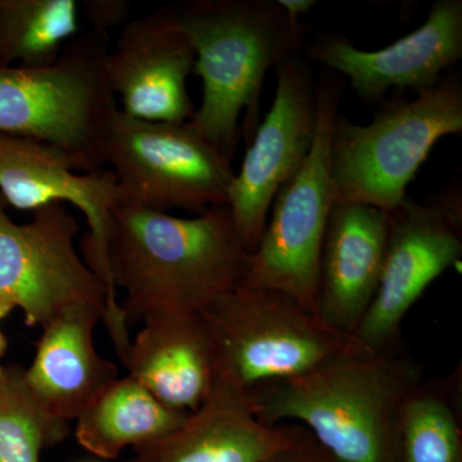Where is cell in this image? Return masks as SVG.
Instances as JSON below:
<instances>
[{
  "instance_id": "6da1fadb",
  "label": "cell",
  "mask_w": 462,
  "mask_h": 462,
  "mask_svg": "<svg viewBox=\"0 0 462 462\" xmlns=\"http://www.w3.org/2000/svg\"><path fill=\"white\" fill-rule=\"evenodd\" d=\"M249 252L226 205L176 217L120 200L109 223V278L127 324L153 312L202 314L243 284Z\"/></svg>"
},
{
  "instance_id": "7a4b0ae2",
  "label": "cell",
  "mask_w": 462,
  "mask_h": 462,
  "mask_svg": "<svg viewBox=\"0 0 462 462\" xmlns=\"http://www.w3.org/2000/svg\"><path fill=\"white\" fill-rule=\"evenodd\" d=\"M424 366L403 345L387 351L358 346L305 375L245 393L263 424L302 422L339 462H394L398 413Z\"/></svg>"
},
{
  "instance_id": "3957f363",
  "label": "cell",
  "mask_w": 462,
  "mask_h": 462,
  "mask_svg": "<svg viewBox=\"0 0 462 462\" xmlns=\"http://www.w3.org/2000/svg\"><path fill=\"white\" fill-rule=\"evenodd\" d=\"M196 51L202 105L188 123L233 161L240 136L245 144L260 125L264 76L293 57L300 29L278 2L194 0L167 5Z\"/></svg>"
},
{
  "instance_id": "277c9868",
  "label": "cell",
  "mask_w": 462,
  "mask_h": 462,
  "mask_svg": "<svg viewBox=\"0 0 462 462\" xmlns=\"http://www.w3.org/2000/svg\"><path fill=\"white\" fill-rule=\"evenodd\" d=\"M108 35L75 36L53 65L0 67V134L47 143L81 172L105 170V144L118 107L105 71Z\"/></svg>"
},
{
  "instance_id": "5b68a950",
  "label": "cell",
  "mask_w": 462,
  "mask_h": 462,
  "mask_svg": "<svg viewBox=\"0 0 462 462\" xmlns=\"http://www.w3.org/2000/svg\"><path fill=\"white\" fill-rule=\"evenodd\" d=\"M461 132L457 78L438 81L416 99L393 100L365 126L337 116L330 143L336 202L394 211L407 199V187L434 145Z\"/></svg>"
},
{
  "instance_id": "8992f818",
  "label": "cell",
  "mask_w": 462,
  "mask_h": 462,
  "mask_svg": "<svg viewBox=\"0 0 462 462\" xmlns=\"http://www.w3.org/2000/svg\"><path fill=\"white\" fill-rule=\"evenodd\" d=\"M199 315L214 348L215 382L245 394L305 375L360 346L273 289L239 285Z\"/></svg>"
},
{
  "instance_id": "52a82bcc",
  "label": "cell",
  "mask_w": 462,
  "mask_h": 462,
  "mask_svg": "<svg viewBox=\"0 0 462 462\" xmlns=\"http://www.w3.org/2000/svg\"><path fill=\"white\" fill-rule=\"evenodd\" d=\"M340 89L322 81L316 89L314 144L300 171L276 193L273 214L249 254L242 285L282 291L316 315L319 258L334 199L330 143Z\"/></svg>"
},
{
  "instance_id": "ba28073f",
  "label": "cell",
  "mask_w": 462,
  "mask_h": 462,
  "mask_svg": "<svg viewBox=\"0 0 462 462\" xmlns=\"http://www.w3.org/2000/svg\"><path fill=\"white\" fill-rule=\"evenodd\" d=\"M105 165L124 202L154 211L205 214L226 205L236 171L231 161L189 123H148L116 111L106 139Z\"/></svg>"
},
{
  "instance_id": "9c48e42d",
  "label": "cell",
  "mask_w": 462,
  "mask_h": 462,
  "mask_svg": "<svg viewBox=\"0 0 462 462\" xmlns=\"http://www.w3.org/2000/svg\"><path fill=\"white\" fill-rule=\"evenodd\" d=\"M0 194V300L44 327L69 307H98L105 318L108 291L75 248L79 223L65 205L42 207L17 224Z\"/></svg>"
},
{
  "instance_id": "30bf717a",
  "label": "cell",
  "mask_w": 462,
  "mask_h": 462,
  "mask_svg": "<svg viewBox=\"0 0 462 462\" xmlns=\"http://www.w3.org/2000/svg\"><path fill=\"white\" fill-rule=\"evenodd\" d=\"M462 256L461 202L430 205L406 199L389 212L387 247L378 291L355 338L367 351L403 345L401 327L431 282Z\"/></svg>"
},
{
  "instance_id": "8fae6325",
  "label": "cell",
  "mask_w": 462,
  "mask_h": 462,
  "mask_svg": "<svg viewBox=\"0 0 462 462\" xmlns=\"http://www.w3.org/2000/svg\"><path fill=\"white\" fill-rule=\"evenodd\" d=\"M275 100L247 145L227 191L236 229L249 254L257 248L276 193L305 163L316 133V89L309 69L291 57L276 67Z\"/></svg>"
},
{
  "instance_id": "7c38bea8",
  "label": "cell",
  "mask_w": 462,
  "mask_h": 462,
  "mask_svg": "<svg viewBox=\"0 0 462 462\" xmlns=\"http://www.w3.org/2000/svg\"><path fill=\"white\" fill-rule=\"evenodd\" d=\"M0 194L8 206L21 211L71 203L83 212L89 226L81 243L83 258L107 288V314L117 315L120 303L109 278L107 256L112 211L123 199L115 173L81 172L74 158L60 149L0 134Z\"/></svg>"
},
{
  "instance_id": "4fadbf2b",
  "label": "cell",
  "mask_w": 462,
  "mask_h": 462,
  "mask_svg": "<svg viewBox=\"0 0 462 462\" xmlns=\"http://www.w3.org/2000/svg\"><path fill=\"white\" fill-rule=\"evenodd\" d=\"M196 51L169 8L127 21L105 60L109 88L120 111L148 123H188L194 115L188 79Z\"/></svg>"
},
{
  "instance_id": "5bb4252c",
  "label": "cell",
  "mask_w": 462,
  "mask_h": 462,
  "mask_svg": "<svg viewBox=\"0 0 462 462\" xmlns=\"http://www.w3.org/2000/svg\"><path fill=\"white\" fill-rule=\"evenodd\" d=\"M310 56L346 75L365 100L375 102L391 88L421 93L462 58V2L438 0L418 30L383 50L360 51L330 36L315 42Z\"/></svg>"
},
{
  "instance_id": "9a60e30c",
  "label": "cell",
  "mask_w": 462,
  "mask_h": 462,
  "mask_svg": "<svg viewBox=\"0 0 462 462\" xmlns=\"http://www.w3.org/2000/svg\"><path fill=\"white\" fill-rule=\"evenodd\" d=\"M389 212L336 202L319 258L316 315L334 329L355 336L378 291Z\"/></svg>"
},
{
  "instance_id": "2e32d148",
  "label": "cell",
  "mask_w": 462,
  "mask_h": 462,
  "mask_svg": "<svg viewBox=\"0 0 462 462\" xmlns=\"http://www.w3.org/2000/svg\"><path fill=\"white\" fill-rule=\"evenodd\" d=\"M300 425L258 420L242 392L215 382L179 430L135 449L127 462H263L296 442Z\"/></svg>"
},
{
  "instance_id": "e0dca14e",
  "label": "cell",
  "mask_w": 462,
  "mask_h": 462,
  "mask_svg": "<svg viewBox=\"0 0 462 462\" xmlns=\"http://www.w3.org/2000/svg\"><path fill=\"white\" fill-rule=\"evenodd\" d=\"M123 361L127 375L176 411L193 413L215 384V356L199 314L145 316Z\"/></svg>"
},
{
  "instance_id": "ac0fdd59",
  "label": "cell",
  "mask_w": 462,
  "mask_h": 462,
  "mask_svg": "<svg viewBox=\"0 0 462 462\" xmlns=\"http://www.w3.org/2000/svg\"><path fill=\"white\" fill-rule=\"evenodd\" d=\"M102 320L98 307H69L42 328L32 363L23 369L33 400L62 420H76L118 378L117 366L94 345V330Z\"/></svg>"
},
{
  "instance_id": "d6986e66",
  "label": "cell",
  "mask_w": 462,
  "mask_h": 462,
  "mask_svg": "<svg viewBox=\"0 0 462 462\" xmlns=\"http://www.w3.org/2000/svg\"><path fill=\"white\" fill-rule=\"evenodd\" d=\"M190 413L160 402L132 376H118L76 419V438L90 454L114 460L179 430Z\"/></svg>"
},
{
  "instance_id": "ffe728a7",
  "label": "cell",
  "mask_w": 462,
  "mask_h": 462,
  "mask_svg": "<svg viewBox=\"0 0 462 462\" xmlns=\"http://www.w3.org/2000/svg\"><path fill=\"white\" fill-rule=\"evenodd\" d=\"M394 462H462V367L419 383L403 401Z\"/></svg>"
},
{
  "instance_id": "44dd1931",
  "label": "cell",
  "mask_w": 462,
  "mask_h": 462,
  "mask_svg": "<svg viewBox=\"0 0 462 462\" xmlns=\"http://www.w3.org/2000/svg\"><path fill=\"white\" fill-rule=\"evenodd\" d=\"M76 0H0V67L53 65L79 35Z\"/></svg>"
},
{
  "instance_id": "7402d4cb",
  "label": "cell",
  "mask_w": 462,
  "mask_h": 462,
  "mask_svg": "<svg viewBox=\"0 0 462 462\" xmlns=\"http://www.w3.org/2000/svg\"><path fill=\"white\" fill-rule=\"evenodd\" d=\"M17 365L0 378V462H41L44 449L63 442L69 422L51 415L33 400Z\"/></svg>"
},
{
  "instance_id": "603a6c76",
  "label": "cell",
  "mask_w": 462,
  "mask_h": 462,
  "mask_svg": "<svg viewBox=\"0 0 462 462\" xmlns=\"http://www.w3.org/2000/svg\"><path fill=\"white\" fill-rule=\"evenodd\" d=\"M79 3L91 30L105 35H109L115 27L124 26L132 8V3L127 0H85Z\"/></svg>"
},
{
  "instance_id": "cb8c5ba5",
  "label": "cell",
  "mask_w": 462,
  "mask_h": 462,
  "mask_svg": "<svg viewBox=\"0 0 462 462\" xmlns=\"http://www.w3.org/2000/svg\"><path fill=\"white\" fill-rule=\"evenodd\" d=\"M263 462H339L302 427L293 445L270 456Z\"/></svg>"
},
{
  "instance_id": "d4e9b609",
  "label": "cell",
  "mask_w": 462,
  "mask_h": 462,
  "mask_svg": "<svg viewBox=\"0 0 462 462\" xmlns=\"http://www.w3.org/2000/svg\"><path fill=\"white\" fill-rule=\"evenodd\" d=\"M284 14L294 23L315 5L314 0H278Z\"/></svg>"
},
{
  "instance_id": "484cf974",
  "label": "cell",
  "mask_w": 462,
  "mask_h": 462,
  "mask_svg": "<svg viewBox=\"0 0 462 462\" xmlns=\"http://www.w3.org/2000/svg\"><path fill=\"white\" fill-rule=\"evenodd\" d=\"M14 310V307L7 302V300H0V321L5 320ZM5 349H7V339H5L3 331L0 330V357L5 355ZM3 373H5V367L0 365V378H2Z\"/></svg>"
},
{
  "instance_id": "4316f807",
  "label": "cell",
  "mask_w": 462,
  "mask_h": 462,
  "mask_svg": "<svg viewBox=\"0 0 462 462\" xmlns=\"http://www.w3.org/2000/svg\"><path fill=\"white\" fill-rule=\"evenodd\" d=\"M87 462H91V461H87Z\"/></svg>"
}]
</instances>
